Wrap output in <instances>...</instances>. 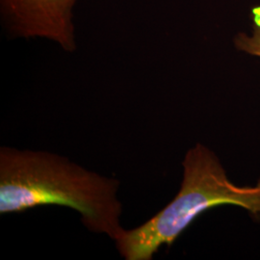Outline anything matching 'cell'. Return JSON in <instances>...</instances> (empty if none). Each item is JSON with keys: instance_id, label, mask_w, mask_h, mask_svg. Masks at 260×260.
Masks as SVG:
<instances>
[{"instance_id": "277c9868", "label": "cell", "mask_w": 260, "mask_h": 260, "mask_svg": "<svg viewBox=\"0 0 260 260\" xmlns=\"http://www.w3.org/2000/svg\"><path fill=\"white\" fill-rule=\"evenodd\" d=\"M251 13L253 35L249 37L246 34H239L235 44L238 49L260 57V6L253 7Z\"/></svg>"}, {"instance_id": "7a4b0ae2", "label": "cell", "mask_w": 260, "mask_h": 260, "mask_svg": "<svg viewBox=\"0 0 260 260\" xmlns=\"http://www.w3.org/2000/svg\"><path fill=\"white\" fill-rule=\"evenodd\" d=\"M182 166L183 178L175 199L116 240L125 259H152L161 246L170 247L199 216L217 206H240L260 221V180L255 186L235 185L213 151L201 144L188 150Z\"/></svg>"}, {"instance_id": "6da1fadb", "label": "cell", "mask_w": 260, "mask_h": 260, "mask_svg": "<svg viewBox=\"0 0 260 260\" xmlns=\"http://www.w3.org/2000/svg\"><path fill=\"white\" fill-rule=\"evenodd\" d=\"M120 181L103 177L47 151L0 149V213L60 205L81 215L91 232L117 240L121 228Z\"/></svg>"}, {"instance_id": "3957f363", "label": "cell", "mask_w": 260, "mask_h": 260, "mask_svg": "<svg viewBox=\"0 0 260 260\" xmlns=\"http://www.w3.org/2000/svg\"><path fill=\"white\" fill-rule=\"evenodd\" d=\"M80 0H0V19L12 37L45 39L75 52V9Z\"/></svg>"}]
</instances>
